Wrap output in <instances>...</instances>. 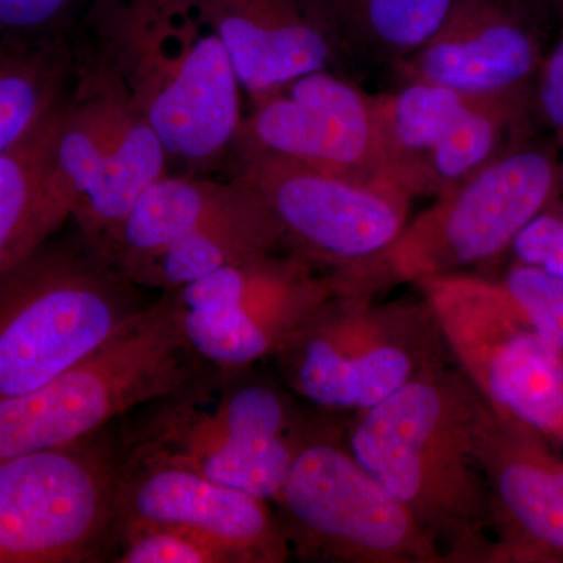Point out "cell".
<instances>
[{"instance_id":"6da1fadb","label":"cell","mask_w":563,"mask_h":563,"mask_svg":"<svg viewBox=\"0 0 563 563\" xmlns=\"http://www.w3.org/2000/svg\"><path fill=\"white\" fill-rule=\"evenodd\" d=\"M484 396L459 366L410 380L357 413L347 446L448 562H488L490 512L477 443Z\"/></svg>"},{"instance_id":"7a4b0ae2","label":"cell","mask_w":563,"mask_h":563,"mask_svg":"<svg viewBox=\"0 0 563 563\" xmlns=\"http://www.w3.org/2000/svg\"><path fill=\"white\" fill-rule=\"evenodd\" d=\"M101 58L191 174L231 154L242 129V85L198 0H99Z\"/></svg>"},{"instance_id":"3957f363","label":"cell","mask_w":563,"mask_h":563,"mask_svg":"<svg viewBox=\"0 0 563 563\" xmlns=\"http://www.w3.org/2000/svg\"><path fill=\"white\" fill-rule=\"evenodd\" d=\"M250 369L206 365L176 391L125 415L117 446L273 503L310 421Z\"/></svg>"},{"instance_id":"277c9868","label":"cell","mask_w":563,"mask_h":563,"mask_svg":"<svg viewBox=\"0 0 563 563\" xmlns=\"http://www.w3.org/2000/svg\"><path fill=\"white\" fill-rule=\"evenodd\" d=\"M168 292L35 390L0 399V462L88 439L201 372Z\"/></svg>"},{"instance_id":"5b68a950","label":"cell","mask_w":563,"mask_h":563,"mask_svg":"<svg viewBox=\"0 0 563 563\" xmlns=\"http://www.w3.org/2000/svg\"><path fill=\"white\" fill-rule=\"evenodd\" d=\"M141 309L135 285L84 236L44 243L0 274V399L49 383Z\"/></svg>"},{"instance_id":"8992f818","label":"cell","mask_w":563,"mask_h":563,"mask_svg":"<svg viewBox=\"0 0 563 563\" xmlns=\"http://www.w3.org/2000/svg\"><path fill=\"white\" fill-rule=\"evenodd\" d=\"M450 357L424 298L374 302L363 292L322 303L276 354L296 395L325 412L357 413Z\"/></svg>"},{"instance_id":"52a82bcc","label":"cell","mask_w":563,"mask_h":563,"mask_svg":"<svg viewBox=\"0 0 563 563\" xmlns=\"http://www.w3.org/2000/svg\"><path fill=\"white\" fill-rule=\"evenodd\" d=\"M273 504L291 554L302 561L448 562L329 426L310 422Z\"/></svg>"},{"instance_id":"ba28073f","label":"cell","mask_w":563,"mask_h":563,"mask_svg":"<svg viewBox=\"0 0 563 563\" xmlns=\"http://www.w3.org/2000/svg\"><path fill=\"white\" fill-rule=\"evenodd\" d=\"M233 179L251 188L279 228L285 250L374 295L385 252L401 235L412 198L252 147L233 146Z\"/></svg>"},{"instance_id":"9c48e42d","label":"cell","mask_w":563,"mask_h":563,"mask_svg":"<svg viewBox=\"0 0 563 563\" xmlns=\"http://www.w3.org/2000/svg\"><path fill=\"white\" fill-rule=\"evenodd\" d=\"M562 177L553 141H521L406 224L379 263L376 287L499 257L551 201Z\"/></svg>"},{"instance_id":"30bf717a","label":"cell","mask_w":563,"mask_h":563,"mask_svg":"<svg viewBox=\"0 0 563 563\" xmlns=\"http://www.w3.org/2000/svg\"><path fill=\"white\" fill-rule=\"evenodd\" d=\"M451 358L496 412L548 440L563 431V352L533 331L501 280L450 273L415 282Z\"/></svg>"},{"instance_id":"8fae6325","label":"cell","mask_w":563,"mask_h":563,"mask_svg":"<svg viewBox=\"0 0 563 563\" xmlns=\"http://www.w3.org/2000/svg\"><path fill=\"white\" fill-rule=\"evenodd\" d=\"M340 292L339 274L287 250L232 263L172 296L192 354L220 369H247L276 357L303 322Z\"/></svg>"},{"instance_id":"7c38bea8","label":"cell","mask_w":563,"mask_h":563,"mask_svg":"<svg viewBox=\"0 0 563 563\" xmlns=\"http://www.w3.org/2000/svg\"><path fill=\"white\" fill-rule=\"evenodd\" d=\"M102 432L0 462V563L106 558L120 453Z\"/></svg>"},{"instance_id":"4fadbf2b","label":"cell","mask_w":563,"mask_h":563,"mask_svg":"<svg viewBox=\"0 0 563 563\" xmlns=\"http://www.w3.org/2000/svg\"><path fill=\"white\" fill-rule=\"evenodd\" d=\"M233 146L269 152L347 179L384 181L373 96L329 69L254 99Z\"/></svg>"},{"instance_id":"5bb4252c","label":"cell","mask_w":563,"mask_h":563,"mask_svg":"<svg viewBox=\"0 0 563 563\" xmlns=\"http://www.w3.org/2000/svg\"><path fill=\"white\" fill-rule=\"evenodd\" d=\"M135 523L180 526L202 533L229 548L240 563H282L291 555L265 499L162 459L120 453L113 531Z\"/></svg>"},{"instance_id":"9a60e30c","label":"cell","mask_w":563,"mask_h":563,"mask_svg":"<svg viewBox=\"0 0 563 563\" xmlns=\"http://www.w3.org/2000/svg\"><path fill=\"white\" fill-rule=\"evenodd\" d=\"M477 459L488 493V562L563 563V457L487 402Z\"/></svg>"},{"instance_id":"2e32d148","label":"cell","mask_w":563,"mask_h":563,"mask_svg":"<svg viewBox=\"0 0 563 563\" xmlns=\"http://www.w3.org/2000/svg\"><path fill=\"white\" fill-rule=\"evenodd\" d=\"M536 0H454L439 31L396 68L470 95L532 88L547 55Z\"/></svg>"},{"instance_id":"e0dca14e","label":"cell","mask_w":563,"mask_h":563,"mask_svg":"<svg viewBox=\"0 0 563 563\" xmlns=\"http://www.w3.org/2000/svg\"><path fill=\"white\" fill-rule=\"evenodd\" d=\"M251 101L329 69L340 49L318 0H198Z\"/></svg>"},{"instance_id":"ac0fdd59","label":"cell","mask_w":563,"mask_h":563,"mask_svg":"<svg viewBox=\"0 0 563 563\" xmlns=\"http://www.w3.org/2000/svg\"><path fill=\"white\" fill-rule=\"evenodd\" d=\"M74 99L98 136L101 176L73 218L85 242L99 252L141 192L165 176L169 157L150 120L101 58L84 73Z\"/></svg>"},{"instance_id":"d6986e66","label":"cell","mask_w":563,"mask_h":563,"mask_svg":"<svg viewBox=\"0 0 563 563\" xmlns=\"http://www.w3.org/2000/svg\"><path fill=\"white\" fill-rule=\"evenodd\" d=\"M242 185V192L231 203L140 266L129 282L172 292L232 263L284 251L272 213L247 185Z\"/></svg>"},{"instance_id":"ffe728a7","label":"cell","mask_w":563,"mask_h":563,"mask_svg":"<svg viewBox=\"0 0 563 563\" xmlns=\"http://www.w3.org/2000/svg\"><path fill=\"white\" fill-rule=\"evenodd\" d=\"M243 190L242 181L162 176L128 211L99 254L129 280L140 266L195 231Z\"/></svg>"},{"instance_id":"44dd1931","label":"cell","mask_w":563,"mask_h":563,"mask_svg":"<svg viewBox=\"0 0 563 563\" xmlns=\"http://www.w3.org/2000/svg\"><path fill=\"white\" fill-rule=\"evenodd\" d=\"M477 96L426 81H406L395 92L373 96L383 180L418 198L426 162Z\"/></svg>"},{"instance_id":"7402d4cb","label":"cell","mask_w":563,"mask_h":563,"mask_svg":"<svg viewBox=\"0 0 563 563\" xmlns=\"http://www.w3.org/2000/svg\"><path fill=\"white\" fill-rule=\"evenodd\" d=\"M65 98L16 144L0 154V274L47 243L65 220L46 191L52 144Z\"/></svg>"},{"instance_id":"603a6c76","label":"cell","mask_w":563,"mask_h":563,"mask_svg":"<svg viewBox=\"0 0 563 563\" xmlns=\"http://www.w3.org/2000/svg\"><path fill=\"white\" fill-rule=\"evenodd\" d=\"M342 54L398 68L439 31L454 0H318Z\"/></svg>"},{"instance_id":"cb8c5ba5","label":"cell","mask_w":563,"mask_h":563,"mask_svg":"<svg viewBox=\"0 0 563 563\" xmlns=\"http://www.w3.org/2000/svg\"><path fill=\"white\" fill-rule=\"evenodd\" d=\"M68 62L57 44L10 38L0 46V154L63 99Z\"/></svg>"},{"instance_id":"d4e9b609","label":"cell","mask_w":563,"mask_h":563,"mask_svg":"<svg viewBox=\"0 0 563 563\" xmlns=\"http://www.w3.org/2000/svg\"><path fill=\"white\" fill-rule=\"evenodd\" d=\"M118 563H240L224 544L172 525L135 523L113 531Z\"/></svg>"},{"instance_id":"484cf974","label":"cell","mask_w":563,"mask_h":563,"mask_svg":"<svg viewBox=\"0 0 563 563\" xmlns=\"http://www.w3.org/2000/svg\"><path fill=\"white\" fill-rule=\"evenodd\" d=\"M501 284L533 331L563 352V279L517 262Z\"/></svg>"},{"instance_id":"4316f807","label":"cell","mask_w":563,"mask_h":563,"mask_svg":"<svg viewBox=\"0 0 563 563\" xmlns=\"http://www.w3.org/2000/svg\"><path fill=\"white\" fill-rule=\"evenodd\" d=\"M510 251L518 263L563 279V177L551 201L515 239Z\"/></svg>"},{"instance_id":"83f0119b","label":"cell","mask_w":563,"mask_h":563,"mask_svg":"<svg viewBox=\"0 0 563 563\" xmlns=\"http://www.w3.org/2000/svg\"><path fill=\"white\" fill-rule=\"evenodd\" d=\"M563 20V11L561 13ZM533 113L550 132L563 162V31L561 38L544 55L533 81Z\"/></svg>"},{"instance_id":"f1b7e54d","label":"cell","mask_w":563,"mask_h":563,"mask_svg":"<svg viewBox=\"0 0 563 563\" xmlns=\"http://www.w3.org/2000/svg\"><path fill=\"white\" fill-rule=\"evenodd\" d=\"M77 0H0V33L9 38L49 32Z\"/></svg>"},{"instance_id":"f546056e","label":"cell","mask_w":563,"mask_h":563,"mask_svg":"<svg viewBox=\"0 0 563 563\" xmlns=\"http://www.w3.org/2000/svg\"><path fill=\"white\" fill-rule=\"evenodd\" d=\"M542 7H553V9L561 11L563 9V0H536Z\"/></svg>"},{"instance_id":"4dcf8cb0","label":"cell","mask_w":563,"mask_h":563,"mask_svg":"<svg viewBox=\"0 0 563 563\" xmlns=\"http://www.w3.org/2000/svg\"><path fill=\"white\" fill-rule=\"evenodd\" d=\"M559 442H561L563 444V431L561 433V437H559Z\"/></svg>"},{"instance_id":"1f68e13d","label":"cell","mask_w":563,"mask_h":563,"mask_svg":"<svg viewBox=\"0 0 563 563\" xmlns=\"http://www.w3.org/2000/svg\"><path fill=\"white\" fill-rule=\"evenodd\" d=\"M563 9L561 11H559V13H562Z\"/></svg>"}]
</instances>
